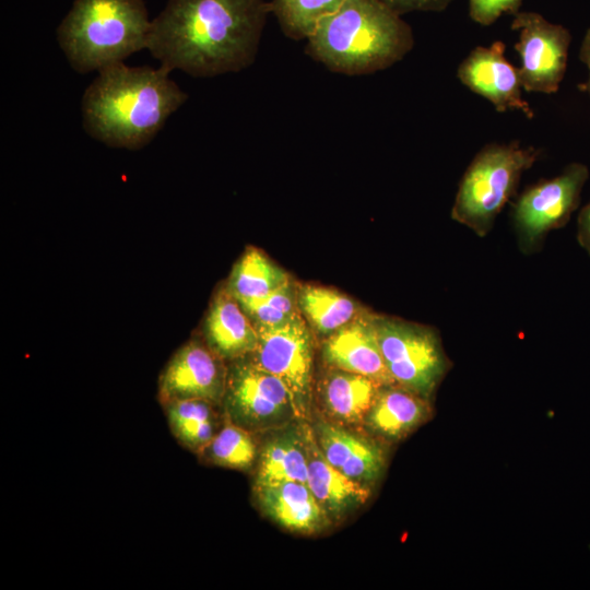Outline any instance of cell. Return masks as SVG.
<instances>
[{
	"label": "cell",
	"instance_id": "1",
	"mask_svg": "<svg viewBox=\"0 0 590 590\" xmlns=\"http://www.w3.org/2000/svg\"><path fill=\"white\" fill-rule=\"evenodd\" d=\"M270 13L267 0H168L146 49L169 72L237 73L255 62Z\"/></svg>",
	"mask_w": 590,
	"mask_h": 590
},
{
	"label": "cell",
	"instance_id": "2",
	"mask_svg": "<svg viewBox=\"0 0 590 590\" xmlns=\"http://www.w3.org/2000/svg\"><path fill=\"white\" fill-rule=\"evenodd\" d=\"M188 95L163 67L105 68L82 97V123L93 139L113 148L139 150L149 144Z\"/></svg>",
	"mask_w": 590,
	"mask_h": 590
},
{
	"label": "cell",
	"instance_id": "3",
	"mask_svg": "<svg viewBox=\"0 0 590 590\" xmlns=\"http://www.w3.org/2000/svg\"><path fill=\"white\" fill-rule=\"evenodd\" d=\"M414 46L412 27L379 0H346L306 38L305 52L331 72L366 75L402 60Z\"/></svg>",
	"mask_w": 590,
	"mask_h": 590
},
{
	"label": "cell",
	"instance_id": "4",
	"mask_svg": "<svg viewBox=\"0 0 590 590\" xmlns=\"http://www.w3.org/2000/svg\"><path fill=\"white\" fill-rule=\"evenodd\" d=\"M151 23L143 0H73L57 42L74 71L98 72L146 49Z\"/></svg>",
	"mask_w": 590,
	"mask_h": 590
},
{
	"label": "cell",
	"instance_id": "5",
	"mask_svg": "<svg viewBox=\"0 0 590 590\" xmlns=\"http://www.w3.org/2000/svg\"><path fill=\"white\" fill-rule=\"evenodd\" d=\"M540 151L517 141L485 145L464 172L451 209V217L484 237L496 216L516 194L521 175Z\"/></svg>",
	"mask_w": 590,
	"mask_h": 590
},
{
	"label": "cell",
	"instance_id": "6",
	"mask_svg": "<svg viewBox=\"0 0 590 590\" xmlns=\"http://www.w3.org/2000/svg\"><path fill=\"white\" fill-rule=\"evenodd\" d=\"M374 324L394 385L428 400L450 367L437 331L384 316H374Z\"/></svg>",
	"mask_w": 590,
	"mask_h": 590
},
{
	"label": "cell",
	"instance_id": "7",
	"mask_svg": "<svg viewBox=\"0 0 590 590\" xmlns=\"http://www.w3.org/2000/svg\"><path fill=\"white\" fill-rule=\"evenodd\" d=\"M588 178L589 169L585 164L570 163L558 176L539 180L517 198L511 214L523 253L539 250L548 232L569 222L579 206Z\"/></svg>",
	"mask_w": 590,
	"mask_h": 590
},
{
	"label": "cell",
	"instance_id": "8",
	"mask_svg": "<svg viewBox=\"0 0 590 590\" xmlns=\"http://www.w3.org/2000/svg\"><path fill=\"white\" fill-rule=\"evenodd\" d=\"M222 405L227 420L251 433L297 415L287 387L252 359H237L227 369Z\"/></svg>",
	"mask_w": 590,
	"mask_h": 590
},
{
	"label": "cell",
	"instance_id": "9",
	"mask_svg": "<svg viewBox=\"0 0 590 590\" xmlns=\"http://www.w3.org/2000/svg\"><path fill=\"white\" fill-rule=\"evenodd\" d=\"M511 30L519 32L515 49L520 56L518 68L526 92L556 93L564 79L571 42L569 31L553 24L536 12H518Z\"/></svg>",
	"mask_w": 590,
	"mask_h": 590
},
{
	"label": "cell",
	"instance_id": "10",
	"mask_svg": "<svg viewBox=\"0 0 590 590\" xmlns=\"http://www.w3.org/2000/svg\"><path fill=\"white\" fill-rule=\"evenodd\" d=\"M255 327L258 343L252 361L287 387L297 415H305L312 367V340L306 323L297 314L278 326Z\"/></svg>",
	"mask_w": 590,
	"mask_h": 590
},
{
	"label": "cell",
	"instance_id": "11",
	"mask_svg": "<svg viewBox=\"0 0 590 590\" xmlns=\"http://www.w3.org/2000/svg\"><path fill=\"white\" fill-rule=\"evenodd\" d=\"M222 361L198 340L184 344L161 373L157 391L161 405L185 399L222 403L227 379Z\"/></svg>",
	"mask_w": 590,
	"mask_h": 590
},
{
	"label": "cell",
	"instance_id": "12",
	"mask_svg": "<svg viewBox=\"0 0 590 590\" xmlns=\"http://www.w3.org/2000/svg\"><path fill=\"white\" fill-rule=\"evenodd\" d=\"M457 76L472 92L488 99L497 111L520 110L529 119L534 117L533 109L521 97L519 71L506 59L503 42L475 47L460 63Z\"/></svg>",
	"mask_w": 590,
	"mask_h": 590
},
{
	"label": "cell",
	"instance_id": "13",
	"mask_svg": "<svg viewBox=\"0 0 590 590\" xmlns=\"http://www.w3.org/2000/svg\"><path fill=\"white\" fill-rule=\"evenodd\" d=\"M323 358L337 369L366 376L381 386L394 385L378 344L374 316L358 317L330 334Z\"/></svg>",
	"mask_w": 590,
	"mask_h": 590
},
{
	"label": "cell",
	"instance_id": "14",
	"mask_svg": "<svg viewBox=\"0 0 590 590\" xmlns=\"http://www.w3.org/2000/svg\"><path fill=\"white\" fill-rule=\"evenodd\" d=\"M303 428L308 467L307 485L330 520L339 521L367 502L369 487L347 477L329 463L312 429L306 425Z\"/></svg>",
	"mask_w": 590,
	"mask_h": 590
},
{
	"label": "cell",
	"instance_id": "15",
	"mask_svg": "<svg viewBox=\"0 0 590 590\" xmlns=\"http://www.w3.org/2000/svg\"><path fill=\"white\" fill-rule=\"evenodd\" d=\"M312 432L324 458L347 477L369 485L381 475L385 453L373 440L330 422H318Z\"/></svg>",
	"mask_w": 590,
	"mask_h": 590
},
{
	"label": "cell",
	"instance_id": "16",
	"mask_svg": "<svg viewBox=\"0 0 590 590\" xmlns=\"http://www.w3.org/2000/svg\"><path fill=\"white\" fill-rule=\"evenodd\" d=\"M253 489L261 510L290 531L312 534L331 523L307 484L286 481Z\"/></svg>",
	"mask_w": 590,
	"mask_h": 590
},
{
	"label": "cell",
	"instance_id": "17",
	"mask_svg": "<svg viewBox=\"0 0 590 590\" xmlns=\"http://www.w3.org/2000/svg\"><path fill=\"white\" fill-rule=\"evenodd\" d=\"M238 300L222 290L214 298L205 319L208 346L222 359L245 358L256 350L258 333Z\"/></svg>",
	"mask_w": 590,
	"mask_h": 590
},
{
	"label": "cell",
	"instance_id": "18",
	"mask_svg": "<svg viewBox=\"0 0 590 590\" xmlns=\"http://www.w3.org/2000/svg\"><path fill=\"white\" fill-rule=\"evenodd\" d=\"M428 400L397 385L384 386L365 416L368 428L387 440H399L429 414Z\"/></svg>",
	"mask_w": 590,
	"mask_h": 590
},
{
	"label": "cell",
	"instance_id": "19",
	"mask_svg": "<svg viewBox=\"0 0 590 590\" xmlns=\"http://www.w3.org/2000/svg\"><path fill=\"white\" fill-rule=\"evenodd\" d=\"M307 477L303 426L287 427L264 444L258 460L255 487L286 481L307 484Z\"/></svg>",
	"mask_w": 590,
	"mask_h": 590
},
{
	"label": "cell",
	"instance_id": "20",
	"mask_svg": "<svg viewBox=\"0 0 590 590\" xmlns=\"http://www.w3.org/2000/svg\"><path fill=\"white\" fill-rule=\"evenodd\" d=\"M384 386L355 373L337 369L322 384V401L329 415L339 423L364 420Z\"/></svg>",
	"mask_w": 590,
	"mask_h": 590
},
{
	"label": "cell",
	"instance_id": "21",
	"mask_svg": "<svg viewBox=\"0 0 590 590\" xmlns=\"http://www.w3.org/2000/svg\"><path fill=\"white\" fill-rule=\"evenodd\" d=\"M213 401L185 399L163 405L169 429L186 449L198 455L217 434L226 421Z\"/></svg>",
	"mask_w": 590,
	"mask_h": 590
},
{
	"label": "cell",
	"instance_id": "22",
	"mask_svg": "<svg viewBox=\"0 0 590 590\" xmlns=\"http://www.w3.org/2000/svg\"><path fill=\"white\" fill-rule=\"evenodd\" d=\"M285 271L256 248H248L233 268L227 291L238 300L257 299L287 284Z\"/></svg>",
	"mask_w": 590,
	"mask_h": 590
},
{
	"label": "cell",
	"instance_id": "23",
	"mask_svg": "<svg viewBox=\"0 0 590 590\" xmlns=\"http://www.w3.org/2000/svg\"><path fill=\"white\" fill-rule=\"evenodd\" d=\"M298 304L311 326L322 334H332L356 315V305L351 298L321 286L302 287Z\"/></svg>",
	"mask_w": 590,
	"mask_h": 590
},
{
	"label": "cell",
	"instance_id": "24",
	"mask_svg": "<svg viewBox=\"0 0 590 590\" xmlns=\"http://www.w3.org/2000/svg\"><path fill=\"white\" fill-rule=\"evenodd\" d=\"M213 465L248 470L257 459V445L252 433L226 418L213 439L198 453Z\"/></svg>",
	"mask_w": 590,
	"mask_h": 590
},
{
	"label": "cell",
	"instance_id": "25",
	"mask_svg": "<svg viewBox=\"0 0 590 590\" xmlns=\"http://www.w3.org/2000/svg\"><path fill=\"white\" fill-rule=\"evenodd\" d=\"M346 0H269L271 14L282 33L293 40H306L318 23Z\"/></svg>",
	"mask_w": 590,
	"mask_h": 590
},
{
	"label": "cell",
	"instance_id": "26",
	"mask_svg": "<svg viewBox=\"0 0 590 590\" xmlns=\"http://www.w3.org/2000/svg\"><path fill=\"white\" fill-rule=\"evenodd\" d=\"M238 303L255 326H278L298 314L291 282L264 297Z\"/></svg>",
	"mask_w": 590,
	"mask_h": 590
},
{
	"label": "cell",
	"instance_id": "27",
	"mask_svg": "<svg viewBox=\"0 0 590 590\" xmlns=\"http://www.w3.org/2000/svg\"><path fill=\"white\" fill-rule=\"evenodd\" d=\"M522 0H469L470 17L481 24L491 25L502 14H517Z\"/></svg>",
	"mask_w": 590,
	"mask_h": 590
},
{
	"label": "cell",
	"instance_id": "28",
	"mask_svg": "<svg viewBox=\"0 0 590 590\" xmlns=\"http://www.w3.org/2000/svg\"><path fill=\"white\" fill-rule=\"evenodd\" d=\"M402 15L411 12H441L453 0H379Z\"/></svg>",
	"mask_w": 590,
	"mask_h": 590
},
{
	"label": "cell",
	"instance_id": "29",
	"mask_svg": "<svg viewBox=\"0 0 590 590\" xmlns=\"http://www.w3.org/2000/svg\"><path fill=\"white\" fill-rule=\"evenodd\" d=\"M577 240L590 256V202L579 212L577 219Z\"/></svg>",
	"mask_w": 590,
	"mask_h": 590
},
{
	"label": "cell",
	"instance_id": "30",
	"mask_svg": "<svg viewBox=\"0 0 590 590\" xmlns=\"http://www.w3.org/2000/svg\"><path fill=\"white\" fill-rule=\"evenodd\" d=\"M579 58L589 69V79L580 84L579 87L590 95V28L586 32L582 39Z\"/></svg>",
	"mask_w": 590,
	"mask_h": 590
}]
</instances>
